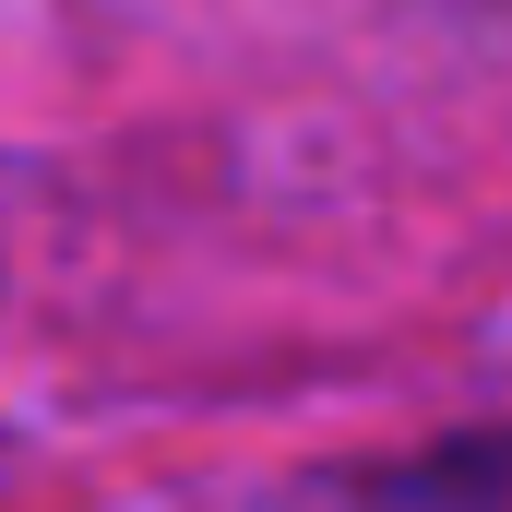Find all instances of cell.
<instances>
[{"label": "cell", "mask_w": 512, "mask_h": 512, "mask_svg": "<svg viewBox=\"0 0 512 512\" xmlns=\"http://www.w3.org/2000/svg\"><path fill=\"white\" fill-rule=\"evenodd\" d=\"M298 512H512V465L441 453V465H417V477H334V489H310Z\"/></svg>", "instance_id": "obj_1"}, {"label": "cell", "mask_w": 512, "mask_h": 512, "mask_svg": "<svg viewBox=\"0 0 512 512\" xmlns=\"http://www.w3.org/2000/svg\"><path fill=\"white\" fill-rule=\"evenodd\" d=\"M465 12H512V0H465Z\"/></svg>", "instance_id": "obj_2"}]
</instances>
